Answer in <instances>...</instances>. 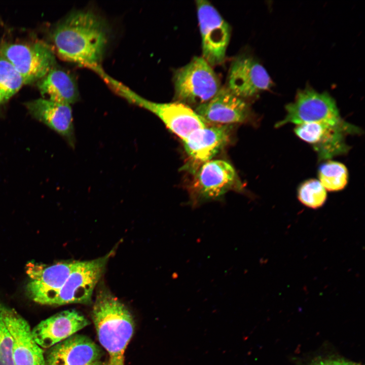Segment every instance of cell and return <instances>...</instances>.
Segmentation results:
<instances>
[{
    "instance_id": "25",
    "label": "cell",
    "mask_w": 365,
    "mask_h": 365,
    "mask_svg": "<svg viewBox=\"0 0 365 365\" xmlns=\"http://www.w3.org/2000/svg\"><path fill=\"white\" fill-rule=\"evenodd\" d=\"M104 365H108V364H107V363H106L104 364Z\"/></svg>"
},
{
    "instance_id": "15",
    "label": "cell",
    "mask_w": 365,
    "mask_h": 365,
    "mask_svg": "<svg viewBox=\"0 0 365 365\" xmlns=\"http://www.w3.org/2000/svg\"><path fill=\"white\" fill-rule=\"evenodd\" d=\"M88 324V320L80 313L68 310L41 321L31 331L36 343L42 349H49Z\"/></svg>"
},
{
    "instance_id": "18",
    "label": "cell",
    "mask_w": 365,
    "mask_h": 365,
    "mask_svg": "<svg viewBox=\"0 0 365 365\" xmlns=\"http://www.w3.org/2000/svg\"><path fill=\"white\" fill-rule=\"evenodd\" d=\"M43 98L70 104L79 98L77 84L74 78L56 66L37 82Z\"/></svg>"
},
{
    "instance_id": "24",
    "label": "cell",
    "mask_w": 365,
    "mask_h": 365,
    "mask_svg": "<svg viewBox=\"0 0 365 365\" xmlns=\"http://www.w3.org/2000/svg\"><path fill=\"white\" fill-rule=\"evenodd\" d=\"M104 363H102L99 360L96 361L94 362H93L91 364H88V365H104Z\"/></svg>"
},
{
    "instance_id": "6",
    "label": "cell",
    "mask_w": 365,
    "mask_h": 365,
    "mask_svg": "<svg viewBox=\"0 0 365 365\" xmlns=\"http://www.w3.org/2000/svg\"><path fill=\"white\" fill-rule=\"evenodd\" d=\"M0 57L13 65L25 84L38 82L56 66L53 50L42 43L3 44Z\"/></svg>"
},
{
    "instance_id": "23",
    "label": "cell",
    "mask_w": 365,
    "mask_h": 365,
    "mask_svg": "<svg viewBox=\"0 0 365 365\" xmlns=\"http://www.w3.org/2000/svg\"><path fill=\"white\" fill-rule=\"evenodd\" d=\"M313 365H361L360 364L341 359H325L316 361Z\"/></svg>"
},
{
    "instance_id": "1",
    "label": "cell",
    "mask_w": 365,
    "mask_h": 365,
    "mask_svg": "<svg viewBox=\"0 0 365 365\" xmlns=\"http://www.w3.org/2000/svg\"><path fill=\"white\" fill-rule=\"evenodd\" d=\"M109 32L105 21L89 10L71 13L54 28L52 40L61 59L89 67L95 71L108 41Z\"/></svg>"
},
{
    "instance_id": "12",
    "label": "cell",
    "mask_w": 365,
    "mask_h": 365,
    "mask_svg": "<svg viewBox=\"0 0 365 365\" xmlns=\"http://www.w3.org/2000/svg\"><path fill=\"white\" fill-rule=\"evenodd\" d=\"M237 182L233 166L223 160H211L201 165L196 174L194 204L219 200Z\"/></svg>"
},
{
    "instance_id": "20",
    "label": "cell",
    "mask_w": 365,
    "mask_h": 365,
    "mask_svg": "<svg viewBox=\"0 0 365 365\" xmlns=\"http://www.w3.org/2000/svg\"><path fill=\"white\" fill-rule=\"evenodd\" d=\"M25 84L13 65L0 57V105L7 102Z\"/></svg>"
},
{
    "instance_id": "17",
    "label": "cell",
    "mask_w": 365,
    "mask_h": 365,
    "mask_svg": "<svg viewBox=\"0 0 365 365\" xmlns=\"http://www.w3.org/2000/svg\"><path fill=\"white\" fill-rule=\"evenodd\" d=\"M101 350L89 338L74 334L49 349L47 365H88L99 360Z\"/></svg>"
},
{
    "instance_id": "3",
    "label": "cell",
    "mask_w": 365,
    "mask_h": 365,
    "mask_svg": "<svg viewBox=\"0 0 365 365\" xmlns=\"http://www.w3.org/2000/svg\"><path fill=\"white\" fill-rule=\"evenodd\" d=\"M175 101L195 108L210 100L222 87L212 67L202 56H195L173 75Z\"/></svg>"
},
{
    "instance_id": "8",
    "label": "cell",
    "mask_w": 365,
    "mask_h": 365,
    "mask_svg": "<svg viewBox=\"0 0 365 365\" xmlns=\"http://www.w3.org/2000/svg\"><path fill=\"white\" fill-rule=\"evenodd\" d=\"M75 261L46 265L30 262L25 266L28 281V297L43 305H55L58 294L69 276Z\"/></svg>"
},
{
    "instance_id": "11",
    "label": "cell",
    "mask_w": 365,
    "mask_h": 365,
    "mask_svg": "<svg viewBox=\"0 0 365 365\" xmlns=\"http://www.w3.org/2000/svg\"><path fill=\"white\" fill-rule=\"evenodd\" d=\"M0 308L12 338L14 365H47L43 349L35 341L27 321L13 308L2 304Z\"/></svg>"
},
{
    "instance_id": "4",
    "label": "cell",
    "mask_w": 365,
    "mask_h": 365,
    "mask_svg": "<svg viewBox=\"0 0 365 365\" xmlns=\"http://www.w3.org/2000/svg\"><path fill=\"white\" fill-rule=\"evenodd\" d=\"M108 85L128 101L157 116L182 140L196 130L208 125L195 110L184 103L177 101L159 103L149 100L113 78Z\"/></svg>"
},
{
    "instance_id": "13",
    "label": "cell",
    "mask_w": 365,
    "mask_h": 365,
    "mask_svg": "<svg viewBox=\"0 0 365 365\" xmlns=\"http://www.w3.org/2000/svg\"><path fill=\"white\" fill-rule=\"evenodd\" d=\"M195 111L209 125H230L245 121L250 114L246 100L222 87L208 101L195 108Z\"/></svg>"
},
{
    "instance_id": "16",
    "label": "cell",
    "mask_w": 365,
    "mask_h": 365,
    "mask_svg": "<svg viewBox=\"0 0 365 365\" xmlns=\"http://www.w3.org/2000/svg\"><path fill=\"white\" fill-rule=\"evenodd\" d=\"M30 115L63 137L75 143L72 110L70 104L41 98L24 103Z\"/></svg>"
},
{
    "instance_id": "22",
    "label": "cell",
    "mask_w": 365,
    "mask_h": 365,
    "mask_svg": "<svg viewBox=\"0 0 365 365\" xmlns=\"http://www.w3.org/2000/svg\"><path fill=\"white\" fill-rule=\"evenodd\" d=\"M0 365H14L13 340L2 317L0 308Z\"/></svg>"
},
{
    "instance_id": "19",
    "label": "cell",
    "mask_w": 365,
    "mask_h": 365,
    "mask_svg": "<svg viewBox=\"0 0 365 365\" xmlns=\"http://www.w3.org/2000/svg\"><path fill=\"white\" fill-rule=\"evenodd\" d=\"M319 181L326 190L337 192L347 186L349 173L347 167L339 162L327 160L322 163L318 170Z\"/></svg>"
},
{
    "instance_id": "9",
    "label": "cell",
    "mask_w": 365,
    "mask_h": 365,
    "mask_svg": "<svg viewBox=\"0 0 365 365\" xmlns=\"http://www.w3.org/2000/svg\"><path fill=\"white\" fill-rule=\"evenodd\" d=\"M111 255V252L92 260L75 261L69 276L58 294L55 305L89 303Z\"/></svg>"
},
{
    "instance_id": "2",
    "label": "cell",
    "mask_w": 365,
    "mask_h": 365,
    "mask_svg": "<svg viewBox=\"0 0 365 365\" xmlns=\"http://www.w3.org/2000/svg\"><path fill=\"white\" fill-rule=\"evenodd\" d=\"M92 318L99 341L109 354L108 365H124L125 350L134 330L132 316L109 291L100 289L93 307Z\"/></svg>"
},
{
    "instance_id": "21",
    "label": "cell",
    "mask_w": 365,
    "mask_h": 365,
    "mask_svg": "<svg viewBox=\"0 0 365 365\" xmlns=\"http://www.w3.org/2000/svg\"><path fill=\"white\" fill-rule=\"evenodd\" d=\"M297 196L300 202L305 206L317 209L324 204L327 193L319 180L311 178L301 184L298 189Z\"/></svg>"
},
{
    "instance_id": "7",
    "label": "cell",
    "mask_w": 365,
    "mask_h": 365,
    "mask_svg": "<svg viewBox=\"0 0 365 365\" xmlns=\"http://www.w3.org/2000/svg\"><path fill=\"white\" fill-rule=\"evenodd\" d=\"M201 37L202 57L212 67L222 64L230 42L231 28L208 1H196Z\"/></svg>"
},
{
    "instance_id": "10",
    "label": "cell",
    "mask_w": 365,
    "mask_h": 365,
    "mask_svg": "<svg viewBox=\"0 0 365 365\" xmlns=\"http://www.w3.org/2000/svg\"><path fill=\"white\" fill-rule=\"evenodd\" d=\"M272 86L268 72L253 57L240 55L232 61L226 87L237 96L246 100L268 90Z\"/></svg>"
},
{
    "instance_id": "14",
    "label": "cell",
    "mask_w": 365,
    "mask_h": 365,
    "mask_svg": "<svg viewBox=\"0 0 365 365\" xmlns=\"http://www.w3.org/2000/svg\"><path fill=\"white\" fill-rule=\"evenodd\" d=\"M231 125H207L191 133L183 141L190 161L201 165L216 156L229 142Z\"/></svg>"
},
{
    "instance_id": "5",
    "label": "cell",
    "mask_w": 365,
    "mask_h": 365,
    "mask_svg": "<svg viewBox=\"0 0 365 365\" xmlns=\"http://www.w3.org/2000/svg\"><path fill=\"white\" fill-rule=\"evenodd\" d=\"M284 118L275 124L279 128L287 124L323 123L339 125L345 123L336 102L327 93H320L307 88L300 90L294 100L285 106Z\"/></svg>"
}]
</instances>
